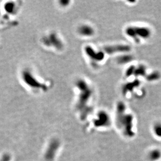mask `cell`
Here are the masks:
<instances>
[{"instance_id":"5","label":"cell","mask_w":161,"mask_h":161,"mask_svg":"<svg viewBox=\"0 0 161 161\" xmlns=\"http://www.w3.org/2000/svg\"><path fill=\"white\" fill-rule=\"evenodd\" d=\"M150 158L151 159L153 160H157L161 157V152H160V151H158V150H154L150 153Z\"/></svg>"},{"instance_id":"4","label":"cell","mask_w":161,"mask_h":161,"mask_svg":"<svg viewBox=\"0 0 161 161\" xmlns=\"http://www.w3.org/2000/svg\"><path fill=\"white\" fill-rule=\"evenodd\" d=\"M79 34L85 37H90L93 36L95 33L93 29L88 25H83L79 27L78 29Z\"/></svg>"},{"instance_id":"3","label":"cell","mask_w":161,"mask_h":161,"mask_svg":"<svg viewBox=\"0 0 161 161\" xmlns=\"http://www.w3.org/2000/svg\"><path fill=\"white\" fill-rule=\"evenodd\" d=\"M22 78L26 85L34 89H45L44 85L39 81L29 71H25L22 73Z\"/></svg>"},{"instance_id":"1","label":"cell","mask_w":161,"mask_h":161,"mask_svg":"<svg viewBox=\"0 0 161 161\" xmlns=\"http://www.w3.org/2000/svg\"><path fill=\"white\" fill-rule=\"evenodd\" d=\"M126 33L128 36L131 37V38L137 42L139 41V37H141V39H145L149 38L151 34V31L149 29L140 27L127 28Z\"/></svg>"},{"instance_id":"2","label":"cell","mask_w":161,"mask_h":161,"mask_svg":"<svg viewBox=\"0 0 161 161\" xmlns=\"http://www.w3.org/2000/svg\"><path fill=\"white\" fill-rule=\"evenodd\" d=\"M42 42L45 46L53 47L59 50L62 49L63 47L62 41L57 34L55 33H51L44 37L42 39Z\"/></svg>"},{"instance_id":"6","label":"cell","mask_w":161,"mask_h":161,"mask_svg":"<svg viewBox=\"0 0 161 161\" xmlns=\"http://www.w3.org/2000/svg\"><path fill=\"white\" fill-rule=\"evenodd\" d=\"M155 133L157 136H161V125H157L155 128Z\"/></svg>"}]
</instances>
